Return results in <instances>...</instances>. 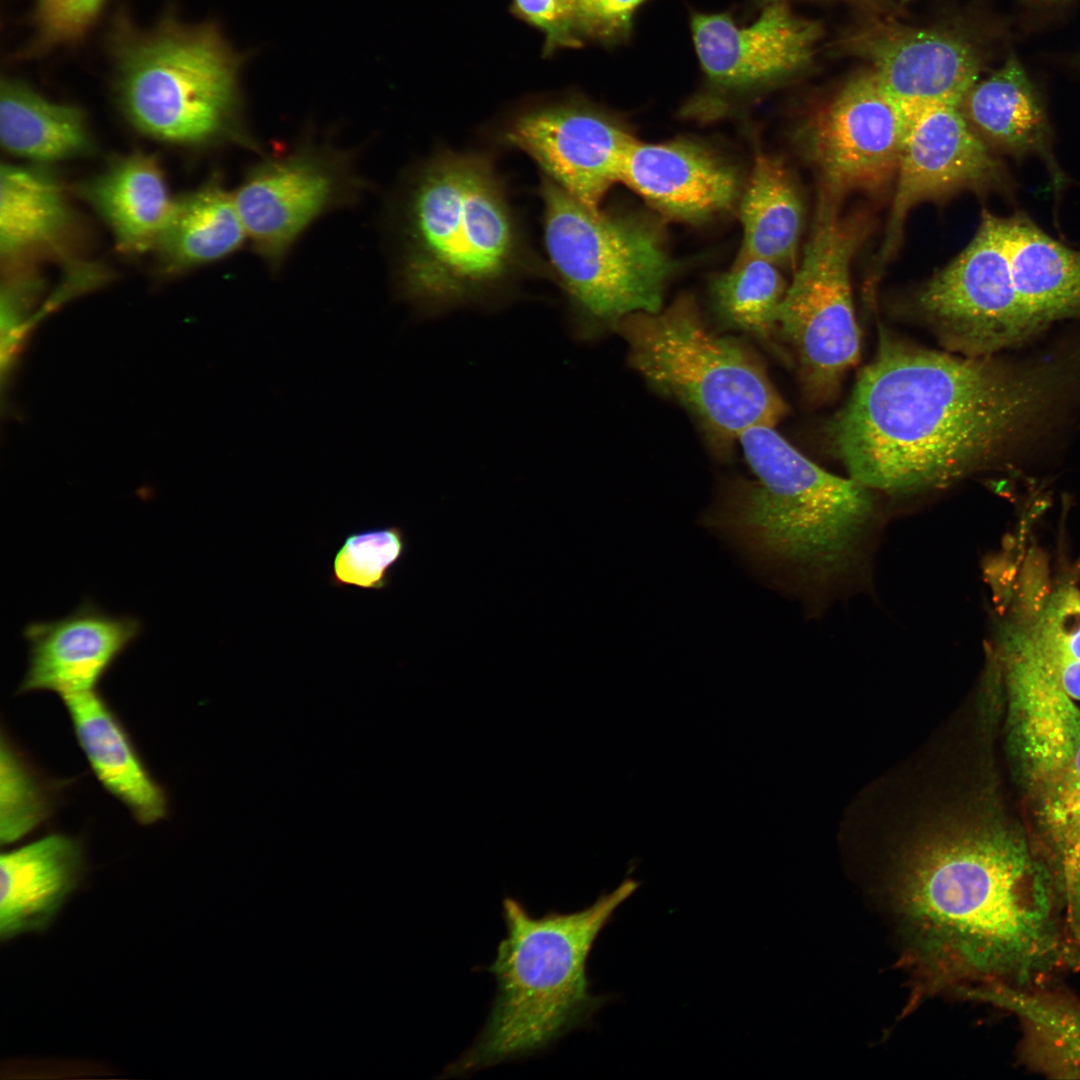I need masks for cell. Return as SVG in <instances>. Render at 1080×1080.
<instances>
[{
	"instance_id": "obj_1",
	"label": "cell",
	"mask_w": 1080,
	"mask_h": 1080,
	"mask_svg": "<svg viewBox=\"0 0 1080 1080\" xmlns=\"http://www.w3.org/2000/svg\"><path fill=\"white\" fill-rule=\"evenodd\" d=\"M893 897L919 960L939 979L1029 988L1076 969L1045 859L986 821H943L902 855Z\"/></svg>"
},
{
	"instance_id": "obj_2",
	"label": "cell",
	"mask_w": 1080,
	"mask_h": 1080,
	"mask_svg": "<svg viewBox=\"0 0 1080 1080\" xmlns=\"http://www.w3.org/2000/svg\"><path fill=\"white\" fill-rule=\"evenodd\" d=\"M1032 388L974 356L882 342L832 425L850 477L872 491L951 485L1008 440Z\"/></svg>"
},
{
	"instance_id": "obj_3",
	"label": "cell",
	"mask_w": 1080,
	"mask_h": 1080,
	"mask_svg": "<svg viewBox=\"0 0 1080 1080\" xmlns=\"http://www.w3.org/2000/svg\"><path fill=\"white\" fill-rule=\"evenodd\" d=\"M398 295L422 315L494 305L532 270L489 159L446 151L406 179L390 212Z\"/></svg>"
},
{
	"instance_id": "obj_4",
	"label": "cell",
	"mask_w": 1080,
	"mask_h": 1080,
	"mask_svg": "<svg viewBox=\"0 0 1080 1080\" xmlns=\"http://www.w3.org/2000/svg\"><path fill=\"white\" fill-rule=\"evenodd\" d=\"M738 441L755 480L727 492L705 524L798 587L847 579L880 522L874 491L824 470L772 426L752 427Z\"/></svg>"
},
{
	"instance_id": "obj_5",
	"label": "cell",
	"mask_w": 1080,
	"mask_h": 1080,
	"mask_svg": "<svg viewBox=\"0 0 1080 1080\" xmlns=\"http://www.w3.org/2000/svg\"><path fill=\"white\" fill-rule=\"evenodd\" d=\"M627 878L592 905L571 913L533 916L522 902L505 897L506 935L493 962L496 993L474 1042L441 1078H457L543 1053L571 1031L591 1023L607 997L590 991L587 961L614 911L638 888Z\"/></svg>"
},
{
	"instance_id": "obj_6",
	"label": "cell",
	"mask_w": 1080,
	"mask_h": 1080,
	"mask_svg": "<svg viewBox=\"0 0 1080 1080\" xmlns=\"http://www.w3.org/2000/svg\"><path fill=\"white\" fill-rule=\"evenodd\" d=\"M235 52L214 24H165L118 53L117 94L129 121L159 140L235 143L258 150L246 127Z\"/></svg>"
},
{
	"instance_id": "obj_7",
	"label": "cell",
	"mask_w": 1080,
	"mask_h": 1080,
	"mask_svg": "<svg viewBox=\"0 0 1080 1080\" xmlns=\"http://www.w3.org/2000/svg\"><path fill=\"white\" fill-rule=\"evenodd\" d=\"M629 361L655 389L687 408L723 442L755 426H772L786 406L759 362L735 341L714 334L688 297L661 312L634 313L616 326Z\"/></svg>"
},
{
	"instance_id": "obj_8",
	"label": "cell",
	"mask_w": 1080,
	"mask_h": 1080,
	"mask_svg": "<svg viewBox=\"0 0 1080 1080\" xmlns=\"http://www.w3.org/2000/svg\"><path fill=\"white\" fill-rule=\"evenodd\" d=\"M540 196L548 264L577 324L661 310L675 264L654 227L589 208L544 175Z\"/></svg>"
},
{
	"instance_id": "obj_9",
	"label": "cell",
	"mask_w": 1080,
	"mask_h": 1080,
	"mask_svg": "<svg viewBox=\"0 0 1080 1080\" xmlns=\"http://www.w3.org/2000/svg\"><path fill=\"white\" fill-rule=\"evenodd\" d=\"M839 203L820 191L800 267L778 312V330L792 345L806 385L816 392L830 391L859 356L850 266L866 224L862 216H843Z\"/></svg>"
},
{
	"instance_id": "obj_10",
	"label": "cell",
	"mask_w": 1080,
	"mask_h": 1080,
	"mask_svg": "<svg viewBox=\"0 0 1080 1080\" xmlns=\"http://www.w3.org/2000/svg\"><path fill=\"white\" fill-rule=\"evenodd\" d=\"M350 152L306 142L251 165L232 192L255 254L273 273L320 216L351 205L367 188Z\"/></svg>"
},
{
	"instance_id": "obj_11",
	"label": "cell",
	"mask_w": 1080,
	"mask_h": 1080,
	"mask_svg": "<svg viewBox=\"0 0 1080 1080\" xmlns=\"http://www.w3.org/2000/svg\"><path fill=\"white\" fill-rule=\"evenodd\" d=\"M918 305L943 345L966 356L994 352L1033 332L1014 286L1002 217L984 212L974 238L927 282Z\"/></svg>"
},
{
	"instance_id": "obj_12",
	"label": "cell",
	"mask_w": 1080,
	"mask_h": 1080,
	"mask_svg": "<svg viewBox=\"0 0 1080 1080\" xmlns=\"http://www.w3.org/2000/svg\"><path fill=\"white\" fill-rule=\"evenodd\" d=\"M704 95L702 101L771 90L805 72L813 63L822 26L795 13L789 2L760 7L749 24L730 12L689 14Z\"/></svg>"
},
{
	"instance_id": "obj_13",
	"label": "cell",
	"mask_w": 1080,
	"mask_h": 1080,
	"mask_svg": "<svg viewBox=\"0 0 1080 1080\" xmlns=\"http://www.w3.org/2000/svg\"><path fill=\"white\" fill-rule=\"evenodd\" d=\"M803 130L821 190L841 199L848 192L880 189L896 176L908 123L868 69L847 81Z\"/></svg>"
},
{
	"instance_id": "obj_14",
	"label": "cell",
	"mask_w": 1080,
	"mask_h": 1080,
	"mask_svg": "<svg viewBox=\"0 0 1080 1080\" xmlns=\"http://www.w3.org/2000/svg\"><path fill=\"white\" fill-rule=\"evenodd\" d=\"M504 143L525 152L544 176L592 209L620 182L636 140L608 113L578 94L534 101L507 122Z\"/></svg>"
},
{
	"instance_id": "obj_15",
	"label": "cell",
	"mask_w": 1080,
	"mask_h": 1080,
	"mask_svg": "<svg viewBox=\"0 0 1080 1080\" xmlns=\"http://www.w3.org/2000/svg\"><path fill=\"white\" fill-rule=\"evenodd\" d=\"M836 49L870 64L903 114L933 104L960 106L981 70L979 51L965 36L889 20L857 26Z\"/></svg>"
},
{
	"instance_id": "obj_16",
	"label": "cell",
	"mask_w": 1080,
	"mask_h": 1080,
	"mask_svg": "<svg viewBox=\"0 0 1080 1080\" xmlns=\"http://www.w3.org/2000/svg\"><path fill=\"white\" fill-rule=\"evenodd\" d=\"M908 131L877 267L895 252L909 211L918 203L962 189L1001 184L1003 169L961 107L933 104L905 115Z\"/></svg>"
},
{
	"instance_id": "obj_17",
	"label": "cell",
	"mask_w": 1080,
	"mask_h": 1080,
	"mask_svg": "<svg viewBox=\"0 0 1080 1080\" xmlns=\"http://www.w3.org/2000/svg\"><path fill=\"white\" fill-rule=\"evenodd\" d=\"M141 631L137 618L109 614L92 600L64 617L28 624V667L18 693L50 691L62 698L96 690Z\"/></svg>"
},
{
	"instance_id": "obj_18",
	"label": "cell",
	"mask_w": 1080,
	"mask_h": 1080,
	"mask_svg": "<svg viewBox=\"0 0 1080 1080\" xmlns=\"http://www.w3.org/2000/svg\"><path fill=\"white\" fill-rule=\"evenodd\" d=\"M620 182L671 218L697 221L732 206L738 177L726 163L687 142L635 140L625 156Z\"/></svg>"
},
{
	"instance_id": "obj_19",
	"label": "cell",
	"mask_w": 1080,
	"mask_h": 1080,
	"mask_svg": "<svg viewBox=\"0 0 1080 1080\" xmlns=\"http://www.w3.org/2000/svg\"><path fill=\"white\" fill-rule=\"evenodd\" d=\"M0 856L1 939L45 930L83 876L81 842L52 833Z\"/></svg>"
},
{
	"instance_id": "obj_20",
	"label": "cell",
	"mask_w": 1080,
	"mask_h": 1080,
	"mask_svg": "<svg viewBox=\"0 0 1080 1080\" xmlns=\"http://www.w3.org/2000/svg\"><path fill=\"white\" fill-rule=\"evenodd\" d=\"M77 742L103 788L142 825L167 816L168 798L118 715L96 691L62 697Z\"/></svg>"
},
{
	"instance_id": "obj_21",
	"label": "cell",
	"mask_w": 1080,
	"mask_h": 1080,
	"mask_svg": "<svg viewBox=\"0 0 1080 1080\" xmlns=\"http://www.w3.org/2000/svg\"><path fill=\"white\" fill-rule=\"evenodd\" d=\"M1014 286L1032 331L1080 314V250L1046 234L1029 218H1002Z\"/></svg>"
},
{
	"instance_id": "obj_22",
	"label": "cell",
	"mask_w": 1080,
	"mask_h": 1080,
	"mask_svg": "<svg viewBox=\"0 0 1080 1080\" xmlns=\"http://www.w3.org/2000/svg\"><path fill=\"white\" fill-rule=\"evenodd\" d=\"M960 107L982 139L1014 155H1037L1048 165L1055 181L1061 182L1043 105L1014 55L989 77L976 82Z\"/></svg>"
},
{
	"instance_id": "obj_23",
	"label": "cell",
	"mask_w": 1080,
	"mask_h": 1080,
	"mask_svg": "<svg viewBox=\"0 0 1080 1080\" xmlns=\"http://www.w3.org/2000/svg\"><path fill=\"white\" fill-rule=\"evenodd\" d=\"M125 252L155 247L174 206L156 161L142 153L113 160L84 189Z\"/></svg>"
},
{
	"instance_id": "obj_24",
	"label": "cell",
	"mask_w": 1080,
	"mask_h": 1080,
	"mask_svg": "<svg viewBox=\"0 0 1080 1080\" xmlns=\"http://www.w3.org/2000/svg\"><path fill=\"white\" fill-rule=\"evenodd\" d=\"M246 240L233 193L213 177L175 200L154 248L169 267L190 268L223 259Z\"/></svg>"
},
{
	"instance_id": "obj_25",
	"label": "cell",
	"mask_w": 1080,
	"mask_h": 1080,
	"mask_svg": "<svg viewBox=\"0 0 1080 1080\" xmlns=\"http://www.w3.org/2000/svg\"><path fill=\"white\" fill-rule=\"evenodd\" d=\"M0 140L9 153L39 162L80 156L91 148L78 108L49 101L12 80L1 84Z\"/></svg>"
},
{
	"instance_id": "obj_26",
	"label": "cell",
	"mask_w": 1080,
	"mask_h": 1080,
	"mask_svg": "<svg viewBox=\"0 0 1080 1080\" xmlns=\"http://www.w3.org/2000/svg\"><path fill=\"white\" fill-rule=\"evenodd\" d=\"M740 218V257L760 258L776 266L795 262L803 220L801 200L784 168L764 153L755 157Z\"/></svg>"
},
{
	"instance_id": "obj_27",
	"label": "cell",
	"mask_w": 1080,
	"mask_h": 1080,
	"mask_svg": "<svg viewBox=\"0 0 1080 1080\" xmlns=\"http://www.w3.org/2000/svg\"><path fill=\"white\" fill-rule=\"evenodd\" d=\"M71 215L59 183L34 167L2 164L0 171V253L15 259L55 244Z\"/></svg>"
},
{
	"instance_id": "obj_28",
	"label": "cell",
	"mask_w": 1080,
	"mask_h": 1080,
	"mask_svg": "<svg viewBox=\"0 0 1080 1080\" xmlns=\"http://www.w3.org/2000/svg\"><path fill=\"white\" fill-rule=\"evenodd\" d=\"M1039 849L1059 888L1067 933L1080 971V784H1042L1038 806Z\"/></svg>"
},
{
	"instance_id": "obj_29",
	"label": "cell",
	"mask_w": 1080,
	"mask_h": 1080,
	"mask_svg": "<svg viewBox=\"0 0 1080 1080\" xmlns=\"http://www.w3.org/2000/svg\"><path fill=\"white\" fill-rule=\"evenodd\" d=\"M786 290L775 264L739 256L729 272L713 281L711 297L724 325L768 339L778 329L779 307Z\"/></svg>"
},
{
	"instance_id": "obj_30",
	"label": "cell",
	"mask_w": 1080,
	"mask_h": 1080,
	"mask_svg": "<svg viewBox=\"0 0 1080 1080\" xmlns=\"http://www.w3.org/2000/svg\"><path fill=\"white\" fill-rule=\"evenodd\" d=\"M55 781L12 743L1 736L0 840L11 844L40 828L52 816L57 801Z\"/></svg>"
},
{
	"instance_id": "obj_31",
	"label": "cell",
	"mask_w": 1080,
	"mask_h": 1080,
	"mask_svg": "<svg viewBox=\"0 0 1080 1080\" xmlns=\"http://www.w3.org/2000/svg\"><path fill=\"white\" fill-rule=\"evenodd\" d=\"M406 549V536L400 526L350 532L333 558L330 583L338 588L384 589Z\"/></svg>"
},
{
	"instance_id": "obj_32",
	"label": "cell",
	"mask_w": 1080,
	"mask_h": 1080,
	"mask_svg": "<svg viewBox=\"0 0 1080 1080\" xmlns=\"http://www.w3.org/2000/svg\"><path fill=\"white\" fill-rule=\"evenodd\" d=\"M650 0H567L578 36L585 46L612 48L628 42L635 17Z\"/></svg>"
},
{
	"instance_id": "obj_33",
	"label": "cell",
	"mask_w": 1080,
	"mask_h": 1080,
	"mask_svg": "<svg viewBox=\"0 0 1080 1080\" xmlns=\"http://www.w3.org/2000/svg\"><path fill=\"white\" fill-rule=\"evenodd\" d=\"M1029 635L1045 654L1080 662V592L1072 586L1055 591Z\"/></svg>"
},
{
	"instance_id": "obj_34",
	"label": "cell",
	"mask_w": 1080,
	"mask_h": 1080,
	"mask_svg": "<svg viewBox=\"0 0 1080 1080\" xmlns=\"http://www.w3.org/2000/svg\"><path fill=\"white\" fill-rule=\"evenodd\" d=\"M510 12L543 35L544 57L584 47L567 0H511Z\"/></svg>"
},
{
	"instance_id": "obj_35",
	"label": "cell",
	"mask_w": 1080,
	"mask_h": 1080,
	"mask_svg": "<svg viewBox=\"0 0 1080 1080\" xmlns=\"http://www.w3.org/2000/svg\"><path fill=\"white\" fill-rule=\"evenodd\" d=\"M103 0H36L43 32L51 40L71 38L82 32Z\"/></svg>"
},
{
	"instance_id": "obj_36",
	"label": "cell",
	"mask_w": 1080,
	"mask_h": 1080,
	"mask_svg": "<svg viewBox=\"0 0 1080 1080\" xmlns=\"http://www.w3.org/2000/svg\"><path fill=\"white\" fill-rule=\"evenodd\" d=\"M1042 653L1064 692L1069 697L1080 700V662Z\"/></svg>"
},
{
	"instance_id": "obj_37",
	"label": "cell",
	"mask_w": 1080,
	"mask_h": 1080,
	"mask_svg": "<svg viewBox=\"0 0 1080 1080\" xmlns=\"http://www.w3.org/2000/svg\"><path fill=\"white\" fill-rule=\"evenodd\" d=\"M1041 784L1061 786L1080 784V742L1056 771L1042 779Z\"/></svg>"
},
{
	"instance_id": "obj_38",
	"label": "cell",
	"mask_w": 1080,
	"mask_h": 1080,
	"mask_svg": "<svg viewBox=\"0 0 1080 1080\" xmlns=\"http://www.w3.org/2000/svg\"><path fill=\"white\" fill-rule=\"evenodd\" d=\"M777 1H783V2H789L790 3L792 0H752V3L754 4L755 7L760 8V7H762V6H764V5L768 4V3L777 2ZM860 1H864V0H860Z\"/></svg>"
},
{
	"instance_id": "obj_39",
	"label": "cell",
	"mask_w": 1080,
	"mask_h": 1080,
	"mask_svg": "<svg viewBox=\"0 0 1080 1080\" xmlns=\"http://www.w3.org/2000/svg\"><path fill=\"white\" fill-rule=\"evenodd\" d=\"M1029 1L1034 3V4H1038V5H1053V4L1063 2L1065 0H1029Z\"/></svg>"
},
{
	"instance_id": "obj_40",
	"label": "cell",
	"mask_w": 1080,
	"mask_h": 1080,
	"mask_svg": "<svg viewBox=\"0 0 1080 1080\" xmlns=\"http://www.w3.org/2000/svg\"><path fill=\"white\" fill-rule=\"evenodd\" d=\"M898 1H900V2H907V1H910V0H898Z\"/></svg>"
}]
</instances>
